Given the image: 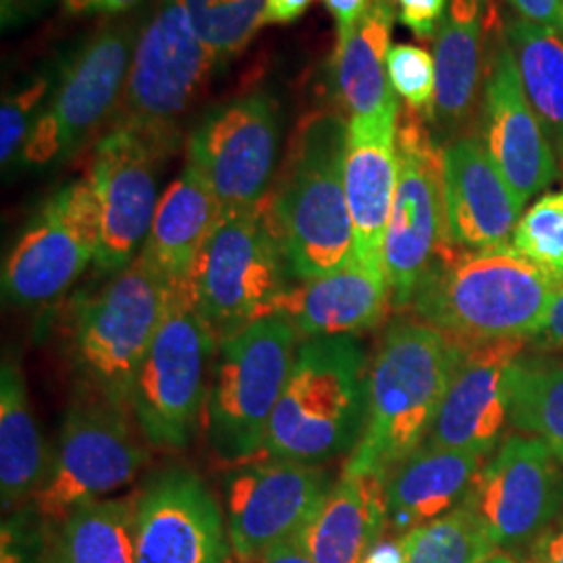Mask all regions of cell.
I'll list each match as a JSON object with an SVG mask.
<instances>
[{"label": "cell", "mask_w": 563, "mask_h": 563, "mask_svg": "<svg viewBox=\"0 0 563 563\" xmlns=\"http://www.w3.org/2000/svg\"><path fill=\"white\" fill-rule=\"evenodd\" d=\"M560 284L511 244L453 249L426 274L411 309L420 322L462 349L505 339L528 341L543 323Z\"/></svg>", "instance_id": "1"}, {"label": "cell", "mask_w": 563, "mask_h": 563, "mask_svg": "<svg viewBox=\"0 0 563 563\" xmlns=\"http://www.w3.org/2000/svg\"><path fill=\"white\" fill-rule=\"evenodd\" d=\"M462 353L460 344L420 320L388 328L369 367L362 441L344 472L386 478L426 443Z\"/></svg>", "instance_id": "2"}, {"label": "cell", "mask_w": 563, "mask_h": 563, "mask_svg": "<svg viewBox=\"0 0 563 563\" xmlns=\"http://www.w3.org/2000/svg\"><path fill=\"white\" fill-rule=\"evenodd\" d=\"M349 123L313 113L299 123L276 188L267 195L290 274L313 280L355 257L344 190Z\"/></svg>", "instance_id": "3"}, {"label": "cell", "mask_w": 563, "mask_h": 563, "mask_svg": "<svg viewBox=\"0 0 563 563\" xmlns=\"http://www.w3.org/2000/svg\"><path fill=\"white\" fill-rule=\"evenodd\" d=\"M369 407V367L355 336L309 339L297 349L262 455L322 463L353 453Z\"/></svg>", "instance_id": "4"}, {"label": "cell", "mask_w": 563, "mask_h": 563, "mask_svg": "<svg viewBox=\"0 0 563 563\" xmlns=\"http://www.w3.org/2000/svg\"><path fill=\"white\" fill-rule=\"evenodd\" d=\"M220 336L199 307L190 276L167 284L162 325L134 384L132 413L153 446L180 449L195 437Z\"/></svg>", "instance_id": "5"}, {"label": "cell", "mask_w": 563, "mask_h": 563, "mask_svg": "<svg viewBox=\"0 0 563 563\" xmlns=\"http://www.w3.org/2000/svg\"><path fill=\"white\" fill-rule=\"evenodd\" d=\"M167 282L139 255L80 302L69 357L88 397L132 409L134 384L162 325Z\"/></svg>", "instance_id": "6"}, {"label": "cell", "mask_w": 563, "mask_h": 563, "mask_svg": "<svg viewBox=\"0 0 563 563\" xmlns=\"http://www.w3.org/2000/svg\"><path fill=\"white\" fill-rule=\"evenodd\" d=\"M299 332L280 316L246 323L220 341L209 397L207 437L230 463L257 457L297 357Z\"/></svg>", "instance_id": "7"}, {"label": "cell", "mask_w": 563, "mask_h": 563, "mask_svg": "<svg viewBox=\"0 0 563 563\" xmlns=\"http://www.w3.org/2000/svg\"><path fill=\"white\" fill-rule=\"evenodd\" d=\"M288 260L269 197L257 207L225 213L202 246L190 282L220 341L265 316L288 288Z\"/></svg>", "instance_id": "8"}, {"label": "cell", "mask_w": 563, "mask_h": 563, "mask_svg": "<svg viewBox=\"0 0 563 563\" xmlns=\"http://www.w3.org/2000/svg\"><path fill=\"white\" fill-rule=\"evenodd\" d=\"M397 153L399 178L384 242V269L390 305L409 309L426 274L455 246L446 222L443 148L409 107L399 115Z\"/></svg>", "instance_id": "9"}, {"label": "cell", "mask_w": 563, "mask_h": 563, "mask_svg": "<svg viewBox=\"0 0 563 563\" xmlns=\"http://www.w3.org/2000/svg\"><path fill=\"white\" fill-rule=\"evenodd\" d=\"M216 60L184 0H163L136 41L113 125L132 128L174 148L176 121L199 97Z\"/></svg>", "instance_id": "10"}, {"label": "cell", "mask_w": 563, "mask_h": 563, "mask_svg": "<svg viewBox=\"0 0 563 563\" xmlns=\"http://www.w3.org/2000/svg\"><path fill=\"white\" fill-rule=\"evenodd\" d=\"M146 463L148 451L128 411L86 397L67 409L48 476L30 505L42 522L57 528L81 505L132 483Z\"/></svg>", "instance_id": "11"}, {"label": "cell", "mask_w": 563, "mask_h": 563, "mask_svg": "<svg viewBox=\"0 0 563 563\" xmlns=\"http://www.w3.org/2000/svg\"><path fill=\"white\" fill-rule=\"evenodd\" d=\"M102 207L90 178L63 186L44 202L2 265V297L15 307L59 299L97 262Z\"/></svg>", "instance_id": "12"}, {"label": "cell", "mask_w": 563, "mask_h": 563, "mask_svg": "<svg viewBox=\"0 0 563 563\" xmlns=\"http://www.w3.org/2000/svg\"><path fill=\"white\" fill-rule=\"evenodd\" d=\"M136 48L132 25L102 27L65 65L59 86L34 123L23 162L44 167L69 157L120 102Z\"/></svg>", "instance_id": "13"}, {"label": "cell", "mask_w": 563, "mask_h": 563, "mask_svg": "<svg viewBox=\"0 0 563 563\" xmlns=\"http://www.w3.org/2000/svg\"><path fill=\"white\" fill-rule=\"evenodd\" d=\"M463 504L497 549L530 547L563 516V462L537 437H509L481 467Z\"/></svg>", "instance_id": "14"}, {"label": "cell", "mask_w": 563, "mask_h": 563, "mask_svg": "<svg viewBox=\"0 0 563 563\" xmlns=\"http://www.w3.org/2000/svg\"><path fill=\"white\" fill-rule=\"evenodd\" d=\"M278 153V115L265 95L228 102L188 141V163L222 202L223 216L257 207L269 195Z\"/></svg>", "instance_id": "15"}, {"label": "cell", "mask_w": 563, "mask_h": 563, "mask_svg": "<svg viewBox=\"0 0 563 563\" xmlns=\"http://www.w3.org/2000/svg\"><path fill=\"white\" fill-rule=\"evenodd\" d=\"M328 490V474L309 463L267 460L232 472L225 484V516L234 558L260 562L274 544L295 539Z\"/></svg>", "instance_id": "16"}, {"label": "cell", "mask_w": 563, "mask_h": 563, "mask_svg": "<svg viewBox=\"0 0 563 563\" xmlns=\"http://www.w3.org/2000/svg\"><path fill=\"white\" fill-rule=\"evenodd\" d=\"M174 148L132 128L113 125L95 148L90 180L102 207V239L97 265L118 274L144 246L155 211L159 163Z\"/></svg>", "instance_id": "17"}, {"label": "cell", "mask_w": 563, "mask_h": 563, "mask_svg": "<svg viewBox=\"0 0 563 563\" xmlns=\"http://www.w3.org/2000/svg\"><path fill=\"white\" fill-rule=\"evenodd\" d=\"M230 553L222 509L195 472L167 467L134 499L136 563H225Z\"/></svg>", "instance_id": "18"}, {"label": "cell", "mask_w": 563, "mask_h": 563, "mask_svg": "<svg viewBox=\"0 0 563 563\" xmlns=\"http://www.w3.org/2000/svg\"><path fill=\"white\" fill-rule=\"evenodd\" d=\"M481 141L522 205L558 180L553 142L526 99L518 65L505 38L488 57Z\"/></svg>", "instance_id": "19"}, {"label": "cell", "mask_w": 563, "mask_h": 563, "mask_svg": "<svg viewBox=\"0 0 563 563\" xmlns=\"http://www.w3.org/2000/svg\"><path fill=\"white\" fill-rule=\"evenodd\" d=\"M526 344V339H505L463 349L423 444L488 457L509 422V372Z\"/></svg>", "instance_id": "20"}, {"label": "cell", "mask_w": 563, "mask_h": 563, "mask_svg": "<svg viewBox=\"0 0 563 563\" xmlns=\"http://www.w3.org/2000/svg\"><path fill=\"white\" fill-rule=\"evenodd\" d=\"M399 115L351 118L346 130L344 190L355 260L378 278H386L384 242L399 178Z\"/></svg>", "instance_id": "21"}, {"label": "cell", "mask_w": 563, "mask_h": 563, "mask_svg": "<svg viewBox=\"0 0 563 563\" xmlns=\"http://www.w3.org/2000/svg\"><path fill=\"white\" fill-rule=\"evenodd\" d=\"M444 201L455 249L507 246L523 205L486 153L483 141L462 136L443 148Z\"/></svg>", "instance_id": "22"}, {"label": "cell", "mask_w": 563, "mask_h": 563, "mask_svg": "<svg viewBox=\"0 0 563 563\" xmlns=\"http://www.w3.org/2000/svg\"><path fill=\"white\" fill-rule=\"evenodd\" d=\"M388 307L390 288L386 278L369 274L353 257L334 274L288 286L267 307L265 316L288 320L305 339L355 336L383 322Z\"/></svg>", "instance_id": "23"}, {"label": "cell", "mask_w": 563, "mask_h": 563, "mask_svg": "<svg viewBox=\"0 0 563 563\" xmlns=\"http://www.w3.org/2000/svg\"><path fill=\"white\" fill-rule=\"evenodd\" d=\"M384 488L380 474L344 472L295 539L316 563H362L388 528Z\"/></svg>", "instance_id": "24"}, {"label": "cell", "mask_w": 563, "mask_h": 563, "mask_svg": "<svg viewBox=\"0 0 563 563\" xmlns=\"http://www.w3.org/2000/svg\"><path fill=\"white\" fill-rule=\"evenodd\" d=\"M483 455L422 444L386 476L388 528L405 534L465 501Z\"/></svg>", "instance_id": "25"}, {"label": "cell", "mask_w": 563, "mask_h": 563, "mask_svg": "<svg viewBox=\"0 0 563 563\" xmlns=\"http://www.w3.org/2000/svg\"><path fill=\"white\" fill-rule=\"evenodd\" d=\"M222 202L201 174L186 165L159 199L142 257L167 284L184 280L222 222Z\"/></svg>", "instance_id": "26"}, {"label": "cell", "mask_w": 563, "mask_h": 563, "mask_svg": "<svg viewBox=\"0 0 563 563\" xmlns=\"http://www.w3.org/2000/svg\"><path fill=\"white\" fill-rule=\"evenodd\" d=\"M486 0H449L437 34V95L430 118L455 130L474 111L483 80Z\"/></svg>", "instance_id": "27"}, {"label": "cell", "mask_w": 563, "mask_h": 563, "mask_svg": "<svg viewBox=\"0 0 563 563\" xmlns=\"http://www.w3.org/2000/svg\"><path fill=\"white\" fill-rule=\"evenodd\" d=\"M395 9L390 0H372L357 27L339 41L334 76L342 102L353 118L399 115L401 104L388 80L386 59Z\"/></svg>", "instance_id": "28"}, {"label": "cell", "mask_w": 563, "mask_h": 563, "mask_svg": "<svg viewBox=\"0 0 563 563\" xmlns=\"http://www.w3.org/2000/svg\"><path fill=\"white\" fill-rule=\"evenodd\" d=\"M51 462L20 363L4 357L0 369V499L4 511L34 499Z\"/></svg>", "instance_id": "29"}, {"label": "cell", "mask_w": 563, "mask_h": 563, "mask_svg": "<svg viewBox=\"0 0 563 563\" xmlns=\"http://www.w3.org/2000/svg\"><path fill=\"white\" fill-rule=\"evenodd\" d=\"M505 41L518 65L526 99L563 155V32L516 18L507 23Z\"/></svg>", "instance_id": "30"}, {"label": "cell", "mask_w": 563, "mask_h": 563, "mask_svg": "<svg viewBox=\"0 0 563 563\" xmlns=\"http://www.w3.org/2000/svg\"><path fill=\"white\" fill-rule=\"evenodd\" d=\"M53 563H136L134 499L81 505L51 534Z\"/></svg>", "instance_id": "31"}, {"label": "cell", "mask_w": 563, "mask_h": 563, "mask_svg": "<svg viewBox=\"0 0 563 563\" xmlns=\"http://www.w3.org/2000/svg\"><path fill=\"white\" fill-rule=\"evenodd\" d=\"M509 422L563 462V362L520 357L509 372Z\"/></svg>", "instance_id": "32"}, {"label": "cell", "mask_w": 563, "mask_h": 563, "mask_svg": "<svg viewBox=\"0 0 563 563\" xmlns=\"http://www.w3.org/2000/svg\"><path fill=\"white\" fill-rule=\"evenodd\" d=\"M399 541L402 563H481L497 551L478 516L465 504L405 532Z\"/></svg>", "instance_id": "33"}, {"label": "cell", "mask_w": 563, "mask_h": 563, "mask_svg": "<svg viewBox=\"0 0 563 563\" xmlns=\"http://www.w3.org/2000/svg\"><path fill=\"white\" fill-rule=\"evenodd\" d=\"M267 0H184L201 41L218 59L246 48L262 27Z\"/></svg>", "instance_id": "34"}, {"label": "cell", "mask_w": 563, "mask_h": 563, "mask_svg": "<svg viewBox=\"0 0 563 563\" xmlns=\"http://www.w3.org/2000/svg\"><path fill=\"white\" fill-rule=\"evenodd\" d=\"M511 246L528 262L563 282V190L543 195L522 213Z\"/></svg>", "instance_id": "35"}, {"label": "cell", "mask_w": 563, "mask_h": 563, "mask_svg": "<svg viewBox=\"0 0 563 563\" xmlns=\"http://www.w3.org/2000/svg\"><path fill=\"white\" fill-rule=\"evenodd\" d=\"M388 80L397 97L413 111H432L437 95L434 55L413 44H393L386 59Z\"/></svg>", "instance_id": "36"}, {"label": "cell", "mask_w": 563, "mask_h": 563, "mask_svg": "<svg viewBox=\"0 0 563 563\" xmlns=\"http://www.w3.org/2000/svg\"><path fill=\"white\" fill-rule=\"evenodd\" d=\"M51 86V76H38L20 92L7 97L0 111V159L9 167L23 153L30 132L41 115V104Z\"/></svg>", "instance_id": "37"}, {"label": "cell", "mask_w": 563, "mask_h": 563, "mask_svg": "<svg viewBox=\"0 0 563 563\" xmlns=\"http://www.w3.org/2000/svg\"><path fill=\"white\" fill-rule=\"evenodd\" d=\"M53 528L38 518L32 505H23L4 518L0 530V563H53Z\"/></svg>", "instance_id": "38"}, {"label": "cell", "mask_w": 563, "mask_h": 563, "mask_svg": "<svg viewBox=\"0 0 563 563\" xmlns=\"http://www.w3.org/2000/svg\"><path fill=\"white\" fill-rule=\"evenodd\" d=\"M399 20L420 41H432L439 34L449 0H395Z\"/></svg>", "instance_id": "39"}, {"label": "cell", "mask_w": 563, "mask_h": 563, "mask_svg": "<svg viewBox=\"0 0 563 563\" xmlns=\"http://www.w3.org/2000/svg\"><path fill=\"white\" fill-rule=\"evenodd\" d=\"M520 20L563 32V0H507Z\"/></svg>", "instance_id": "40"}, {"label": "cell", "mask_w": 563, "mask_h": 563, "mask_svg": "<svg viewBox=\"0 0 563 563\" xmlns=\"http://www.w3.org/2000/svg\"><path fill=\"white\" fill-rule=\"evenodd\" d=\"M528 342H532L539 349H549V351L563 349V282L553 295V301L544 316L543 323L528 339Z\"/></svg>", "instance_id": "41"}, {"label": "cell", "mask_w": 563, "mask_h": 563, "mask_svg": "<svg viewBox=\"0 0 563 563\" xmlns=\"http://www.w3.org/2000/svg\"><path fill=\"white\" fill-rule=\"evenodd\" d=\"M523 563H563V516L528 547Z\"/></svg>", "instance_id": "42"}, {"label": "cell", "mask_w": 563, "mask_h": 563, "mask_svg": "<svg viewBox=\"0 0 563 563\" xmlns=\"http://www.w3.org/2000/svg\"><path fill=\"white\" fill-rule=\"evenodd\" d=\"M323 4L336 21L339 41H342L357 27V23L362 21L365 11L369 9L372 0H323Z\"/></svg>", "instance_id": "43"}, {"label": "cell", "mask_w": 563, "mask_h": 563, "mask_svg": "<svg viewBox=\"0 0 563 563\" xmlns=\"http://www.w3.org/2000/svg\"><path fill=\"white\" fill-rule=\"evenodd\" d=\"M311 0H267L263 9L262 25L267 23H292L299 20Z\"/></svg>", "instance_id": "44"}, {"label": "cell", "mask_w": 563, "mask_h": 563, "mask_svg": "<svg viewBox=\"0 0 563 563\" xmlns=\"http://www.w3.org/2000/svg\"><path fill=\"white\" fill-rule=\"evenodd\" d=\"M69 13H120L141 0H59Z\"/></svg>", "instance_id": "45"}, {"label": "cell", "mask_w": 563, "mask_h": 563, "mask_svg": "<svg viewBox=\"0 0 563 563\" xmlns=\"http://www.w3.org/2000/svg\"><path fill=\"white\" fill-rule=\"evenodd\" d=\"M262 563H316L302 549L297 539L274 544L262 558Z\"/></svg>", "instance_id": "46"}, {"label": "cell", "mask_w": 563, "mask_h": 563, "mask_svg": "<svg viewBox=\"0 0 563 563\" xmlns=\"http://www.w3.org/2000/svg\"><path fill=\"white\" fill-rule=\"evenodd\" d=\"M362 563H402L401 541H380L374 544Z\"/></svg>", "instance_id": "47"}, {"label": "cell", "mask_w": 563, "mask_h": 563, "mask_svg": "<svg viewBox=\"0 0 563 563\" xmlns=\"http://www.w3.org/2000/svg\"><path fill=\"white\" fill-rule=\"evenodd\" d=\"M481 563H520V560L511 553V551H504V549H497L493 551L488 558H484Z\"/></svg>", "instance_id": "48"}]
</instances>
